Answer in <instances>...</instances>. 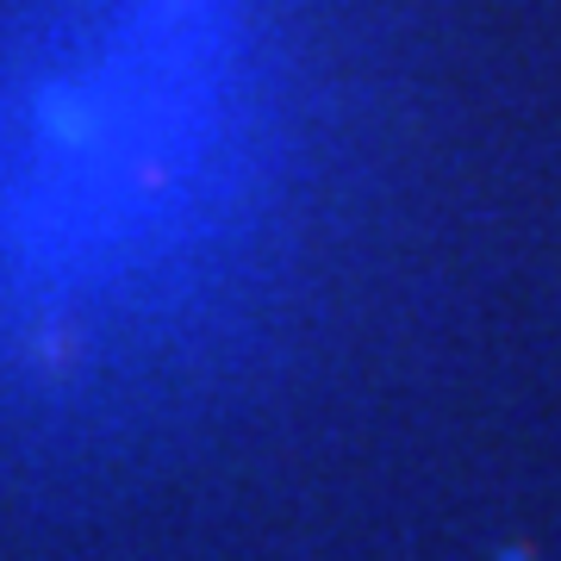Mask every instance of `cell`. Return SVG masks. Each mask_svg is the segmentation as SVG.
<instances>
[{"label":"cell","instance_id":"6da1fadb","mask_svg":"<svg viewBox=\"0 0 561 561\" xmlns=\"http://www.w3.org/2000/svg\"><path fill=\"white\" fill-rule=\"evenodd\" d=\"M101 20H62L76 57L13 62L0 76V213L76 187L38 268L20 280L0 337L13 356H50L101 337L113 306H162L169 280L194 287L201 250H225L243 113L231 50L250 38L238 0H101Z\"/></svg>","mask_w":561,"mask_h":561}]
</instances>
